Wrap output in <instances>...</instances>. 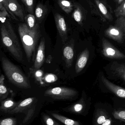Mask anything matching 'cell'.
I'll return each mask as SVG.
<instances>
[{"label":"cell","mask_w":125,"mask_h":125,"mask_svg":"<svg viewBox=\"0 0 125 125\" xmlns=\"http://www.w3.org/2000/svg\"><path fill=\"white\" fill-rule=\"evenodd\" d=\"M19 36L29 62L34 58L36 46L40 36L39 25L30 28L26 23H20L18 26Z\"/></svg>","instance_id":"6da1fadb"},{"label":"cell","mask_w":125,"mask_h":125,"mask_svg":"<svg viewBox=\"0 0 125 125\" xmlns=\"http://www.w3.org/2000/svg\"><path fill=\"white\" fill-rule=\"evenodd\" d=\"M0 32L4 46L15 59L20 62L23 61V52L18 39L9 21L1 23Z\"/></svg>","instance_id":"7a4b0ae2"},{"label":"cell","mask_w":125,"mask_h":125,"mask_svg":"<svg viewBox=\"0 0 125 125\" xmlns=\"http://www.w3.org/2000/svg\"><path fill=\"white\" fill-rule=\"evenodd\" d=\"M1 63L4 74L11 83L21 89L31 88L28 78L18 67L4 57L1 58Z\"/></svg>","instance_id":"3957f363"},{"label":"cell","mask_w":125,"mask_h":125,"mask_svg":"<svg viewBox=\"0 0 125 125\" xmlns=\"http://www.w3.org/2000/svg\"><path fill=\"white\" fill-rule=\"evenodd\" d=\"M37 99L36 97H30L21 101L20 104L8 114L23 113L25 115L21 125H25L29 122L34 117Z\"/></svg>","instance_id":"277c9868"},{"label":"cell","mask_w":125,"mask_h":125,"mask_svg":"<svg viewBox=\"0 0 125 125\" xmlns=\"http://www.w3.org/2000/svg\"><path fill=\"white\" fill-rule=\"evenodd\" d=\"M78 92L69 87H58L47 90L44 95L54 100L72 101L77 96Z\"/></svg>","instance_id":"5b68a950"},{"label":"cell","mask_w":125,"mask_h":125,"mask_svg":"<svg viewBox=\"0 0 125 125\" xmlns=\"http://www.w3.org/2000/svg\"><path fill=\"white\" fill-rule=\"evenodd\" d=\"M95 5L90 1L91 11L98 15L103 22L112 21L113 19L112 11L111 7L103 0H94Z\"/></svg>","instance_id":"8992f818"},{"label":"cell","mask_w":125,"mask_h":125,"mask_svg":"<svg viewBox=\"0 0 125 125\" xmlns=\"http://www.w3.org/2000/svg\"><path fill=\"white\" fill-rule=\"evenodd\" d=\"M89 106L83 96L76 103H74L67 107L62 108L65 112L76 115L85 116L89 111Z\"/></svg>","instance_id":"52a82bcc"},{"label":"cell","mask_w":125,"mask_h":125,"mask_svg":"<svg viewBox=\"0 0 125 125\" xmlns=\"http://www.w3.org/2000/svg\"><path fill=\"white\" fill-rule=\"evenodd\" d=\"M102 53L106 58L114 59L125 58V55L104 38L102 39Z\"/></svg>","instance_id":"ba28073f"},{"label":"cell","mask_w":125,"mask_h":125,"mask_svg":"<svg viewBox=\"0 0 125 125\" xmlns=\"http://www.w3.org/2000/svg\"><path fill=\"white\" fill-rule=\"evenodd\" d=\"M114 123L112 117L106 109H96L93 118V125H114Z\"/></svg>","instance_id":"9c48e42d"},{"label":"cell","mask_w":125,"mask_h":125,"mask_svg":"<svg viewBox=\"0 0 125 125\" xmlns=\"http://www.w3.org/2000/svg\"><path fill=\"white\" fill-rule=\"evenodd\" d=\"M55 22L58 32L61 39L62 43L65 44L68 39L67 29L64 18L60 14L56 13L54 15Z\"/></svg>","instance_id":"30bf717a"},{"label":"cell","mask_w":125,"mask_h":125,"mask_svg":"<svg viewBox=\"0 0 125 125\" xmlns=\"http://www.w3.org/2000/svg\"><path fill=\"white\" fill-rule=\"evenodd\" d=\"M45 38L43 37L40 40L34 60V69L38 70L42 66L45 61Z\"/></svg>","instance_id":"8fae6325"},{"label":"cell","mask_w":125,"mask_h":125,"mask_svg":"<svg viewBox=\"0 0 125 125\" xmlns=\"http://www.w3.org/2000/svg\"><path fill=\"white\" fill-rule=\"evenodd\" d=\"M8 7L14 19L17 20L13 14L18 17L21 21H24L25 18L24 10L17 0H9Z\"/></svg>","instance_id":"7c38bea8"},{"label":"cell","mask_w":125,"mask_h":125,"mask_svg":"<svg viewBox=\"0 0 125 125\" xmlns=\"http://www.w3.org/2000/svg\"><path fill=\"white\" fill-rule=\"evenodd\" d=\"M45 112L53 118L65 125H83L81 122L69 119L59 114L58 111L45 110Z\"/></svg>","instance_id":"4fadbf2b"},{"label":"cell","mask_w":125,"mask_h":125,"mask_svg":"<svg viewBox=\"0 0 125 125\" xmlns=\"http://www.w3.org/2000/svg\"><path fill=\"white\" fill-rule=\"evenodd\" d=\"M124 34L123 31L115 25L110 26L105 31L106 36L119 43H122L123 42Z\"/></svg>","instance_id":"5bb4252c"},{"label":"cell","mask_w":125,"mask_h":125,"mask_svg":"<svg viewBox=\"0 0 125 125\" xmlns=\"http://www.w3.org/2000/svg\"><path fill=\"white\" fill-rule=\"evenodd\" d=\"M102 81L105 86L118 97L125 98V89L117 86L106 78L104 76H102Z\"/></svg>","instance_id":"9a60e30c"},{"label":"cell","mask_w":125,"mask_h":125,"mask_svg":"<svg viewBox=\"0 0 125 125\" xmlns=\"http://www.w3.org/2000/svg\"><path fill=\"white\" fill-rule=\"evenodd\" d=\"M21 102L15 101L12 98H7L0 102V110L4 114H8L9 112L15 108Z\"/></svg>","instance_id":"2e32d148"},{"label":"cell","mask_w":125,"mask_h":125,"mask_svg":"<svg viewBox=\"0 0 125 125\" xmlns=\"http://www.w3.org/2000/svg\"><path fill=\"white\" fill-rule=\"evenodd\" d=\"M89 51L87 48H86L79 56L75 65V71L79 73L85 67L89 60Z\"/></svg>","instance_id":"e0dca14e"},{"label":"cell","mask_w":125,"mask_h":125,"mask_svg":"<svg viewBox=\"0 0 125 125\" xmlns=\"http://www.w3.org/2000/svg\"><path fill=\"white\" fill-rule=\"evenodd\" d=\"M74 55L73 45L70 44L67 45L63 50V55L67 67L69 68L72 66Z\"/></svg>","instance_id":"ac0fdd59"},{"label":"cell","mask_w":125,"mask_h":125,"mask_svg":"<svg viewBox=\"0 0 125 125\" xmlns=\"http://www.w3.org/2000/svg\"><path fill=\"white\" fill-rule=\"evenodd\" d=\"M48 9L45 5L41 3L37 4L35 9V18L39 23H41L47 14Z\"/></svg>","instance_id":"d6986e66"},{"label":"cell","mask_w":125,"mask_h":125,"mask_svg":"<svg viewBox=\"0 0 125 125\" xmlns=\"http://www.w3.org/2000/svg\"><path fill=\"white\" fill-rule=\"evenodd\" d=\"M4 76L1 74L0 77V101H3L7 98L9 93V89L4 83Z\"/></svg>","instance_id":"ffe728a7"},{"label":"cell","mask_w":125,"mask_h":125,"mask_svg":"<svg viewBox=\"0 0 125 125\" xmlns=\"http://www.w3.org/2000/svg\"><path fill=\"white\" fill-rule=\"evenodd\" d=\"M42 122L45 125H61L47 113L42 112L41 114Z\"/></svg>","instance_id":"44dd1931"},{"label":"cell","mask_w":125,"mask_h":125,"mask_svg":"<svg viewBox=\"0 0 125 125\" xmlns=\"http://www.w3.org/2000/svg\"><path fill=\"white\" fill-rule=\"evenodd\" d=\"M58 3L62 9L67 14L71 12L73 6L71 2L67 0H58Z\"/></svg>","instance_id":"7402d4cb"},{"label":"cell","mask_w":125,"mask_h":125,"mask_svg":"<svg viewBox=\"0 0 125 125\" xmlns=\"http://www.w3.org/2000/svg\"><path fill=\"white\" fill-rule=\"evenodd\" d=\"M73 17L75 21L79 25H82L83 17L82 11L80 7L78 5H75V9L73 14Z\"/></svg>","instance_id":"603a6c76"},{"label":"cell","mask_w":125,"mask_h":125,"mask_svg":"<svg viewBox=\"0 0 125 125\" xmlns=\"http://www.w3.org/2000/svg\"><path fill=\"white\" fill-rule=\"evenodd\" d=\"M25 20L26 25L31 29L34 28L36 24V18L32 14H29L25 17Z\"/></svg>","instance_id":"cb8c5ba5"},{"label":"cell","mask_w":125,"mask_h":125,"mask_svg":"<svg viewBox=\"0 0 125 125\" xmlns=\"http://www.w3.org/2000/svg\"><path fill=\"white\" fill-rule=\"evenodd\" d=\"M114 12L117 18L119 17H125V0L114 10Z\"/></svg>","instance_id":"d4e9b609"},{"label":"cell","mask_w":125,"mask_h":125,"mask_svg":"<svg viewBox=\"0 0 125 125\" xmlns=\"http://www.w3.org/2000/svg\"><path fill=\"white\" fill-rule=\"evenodd\" d=\"M17 119L13 117H7L0 121V125H17Z\"/></svg>","instance_id":"484cf974"},{"label":"cell","mask_w":125,"mask_h":125,"mask_svg":"<svg viewBox=\"0 0 125 125\" xmlns=\"http://www.w3.org/2000/svg\"><path fill=\"white\" fill-rule=\"evenodd\" d=\"M112 114L116 119L125 122V110L114 111Z\"/></svg>","instance_id":"4316f807"},{"label":"cell","mask_w":125,"mask_h":125,"mask_svg":"<svg viewBox=\"0 0 125 125\" xmlns=\"http://www.w3.org/2000/svg\"><path fill=\"white\" fill-rule=\"evenodd\" d=\"M115 26L119 28L125 33V17H119L117 18L115 21Z\"/></svg>","instance_id":"83f0119b"},{"label":"cell","mask_w":125,"mask_h":125,"mask_svg":"<svg viewBox=\"0 0 125 125\" xmlns=\"http://www.w3.org/2000/svg\"><path fill=\"white\" fill-rule=\"evenodd\" d=\"M116 73L125 81V64H119L115 68Z\"/></svg>","instance_id":"f1b7e54d"},{"label":"cell","mask_w":125,"mask_h":125,"mask_svg":"<svg viewBox=\"0 0 125 125\" xmlns=\"http://www.w3.org/2000/svg\"><path fill=\"white\" fill-rule=\"evenodd\" d=\"M25 6L27 11L34 14V0H21Z\"/></svg>","instance_id":"f546056e"},{"label":"cell","mask_w":125,"mask_h":125,"mask_svg":"<svg viewBox=\"0 0 125 125\" xmlns=\"http://www.w3.org/2000/svg\"><path fill=\"white\" fill-rule=\"evenodd\" d=\"M8 1H9V0H0V11H1L4 8H5L6 10L8 11L13 17L12 14L10 12L9 7H8Z\"/></svg>","instance_id":"4dcf8cb0"},{"label":"cell","mask_w":125,"mask_h":125,"mask_svg":"<svg viewBox=\"0 0 125 125\" xmlns=\"http://www.w3.org/2000/svg\"><path fill=\"white\" fill-rule=\"evenodd\" d=\"M7 17H9V15L6 9L4 8L3 10L0 11V18L1 23H3L5 21Z\"/></svg>","instance_id":"1f68e13d"},{"label":"cell","mask_w":125,"mask_h":125,"mask_svg":"<svg viewBox=\"0 0 125 125\" xmlns=\"http://www.w3.org/2000/svg\"><path fill=\"white\" fill-rule=\"evenodd\" d=\"M125 0H119L118 1V3L119 4H121Z\"/></svg>","instance_id":"d6a6232c"},{"label":"cell","mask_w":125,"mask_h":125,"mask_svg":"<svg viewBox=\"0 0 125 125\" xmlns=\"http://www.w3.org/2000/svg\"><path fill=\"white\" fill-rule=\"evenodd\" d=\"M114 1H115L116 2H117V3H118V1H119V0H114Z\"/></svg>","instance_id":"836d02e7"}]
</instances>
